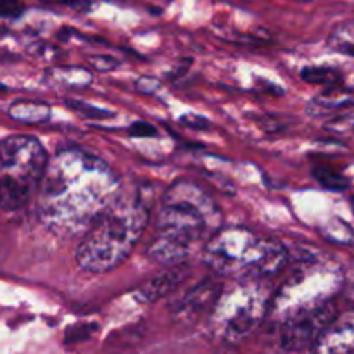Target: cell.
Here are the masks:
<instances>
[{"instance_id":"cell-1","label":"cell","mask_w":354,"mask_h":354,"mask_svg":"<svg viewBox=\"0 0 354 354\" xmlns=\"http://www.w3.org/2000/svg\"><path fill=\"white\" fill-rule=\"evenodd\" d=\"M120 192V176L106 161L83 149H59L38 187V216L52 234L76 237Z\"/></svg>"},{"instance_id":"cell-2","label":"cell","mask_w":354,"mask_h":354,"mask_svg":"<svg viewBox=\"0 0 354 354\" xmlns=\"http://www.w3.org/2000/svg\"><path fill=\"white\" fill-rule=\"evenodd\" d=\"M221 218V209L206 190L190 180H176L161 197L149 258L165 266L182 265L220 230Z\"/></svg>"},{"instance_id":"cell-3","label":"cell","mask_w":354,"mask_h":354,"mask_svg":"<svg viewBox=\"0 0 354 354\" xmlns=\"http://www.w3.org/2000/svg\"><path fill=\"white\" fill-rule=\"evenodd\" d=\"M151 199L142 189L123 192L92 221L76 249L83 272L106 273L131 254L149 225Z\"/></svg>"},{"instance_id":"cell-4","label":"cell","mask_w":354,"mask_h":354,"mask_svg":"<svg viewBox=\"0 0 354 354\" xmlns=\"http://www.w3.org/2000/svg\"><path fill=\"white\" fill-rule=\"evenodd\" d=\"M203 256L214 273L235 280H265L287 263V251L280 242L242 227L220 228L204 245Z\"/></svg>"},{"instance_id":"cell-5","label":"cell","mask_w":354,"mask_h":354,"mask_svg":"<svg viewBox=\"0 0 354 354\" xmlns=\"http://www.w3.org/2000/svg\"><path fill=\"white\" fill-rule=\"evenodd\" d=\"M44 145L30 135H12L0 142V207L17 211L30 203L47 169Z\"/></svg>"},{"instance_id":"cell-6","label":"cell","mask_w":354,"mask_h":354,"mask_svg":"<svg viewBox=\"0 0 354 354\" xmlns=\"http://www.w3.org/2000/svg\"><path fill=\"white\" fill-rule=\"evenodd\" d=\"M270 303L265 280H237L230 289L221 290L211 315L221 337L237 344L261 325Z\"/></svg>"},{"instance_id":"cell-7","label":"cell","mask_w":354,"mask_h":354,"mask_svg":"<svg viewBox=\"0 0 354 354\" xmlns=\"http://www.w3.org/2000/svg\"><path fill=\"white\" fill-rule=\"evenodd\" d=\"M335 304L327 299L317 306L290 313L282 320L280 344L286 351H299L315 344L335 322Z\"/></svg>"},{"instance_id":"cell-8","label":"cell","mask_w":354,"mask_h":354,"mask_svg":"<svg viewBox=\"0 0 354 354\" xmlns=\"http://www.w3.org/2000/svg\"><path fill=\"white\" fill-rule=\"evenodd\" d=\"M221 290H223V286L213 279L197 283L173 304V318L180 324H196L206 313H213Z\"/></svg>"},{"instance_id":"cell-9","label":"cell","mask_w":354,"mask_h":354,"mask_svg":"<svg viewBox=\"0 0 354 354\" xmlns=\"http://www.w3.org/2000/svg\"><path fill=\"white\" fill-rule=\"evenodd\" d=\"M189 275V266L185 263L175 266H166L165 272L158 273L156 277L149 279L147 282L137 287L133 296L142 303H156L168 294H171L176 287L182 286Z\"/></svg>"},{"instance_id":"cell-10","label":"cell","mask_w":354,"mask_h":354,"mask_svg":"<svg viewBox=\"0 0 354 354\" xmlns=\"http://www.w3.org/2000/svg\"><path fill=\"white\" fill-rule=\"evenodd\" d=\"M315 354H354V325L334 322L315 342Z\"/></svg>"},{"instance_id":"cell-11","label":"cell","mask_w":354,"mask_h":354,"mask_svg":"<svg viewBox=\"0 0 354 354\" xmlns=\"http://www.w3.org/2000/svg\"><path fill=\"white\" fill-rule=\"evenodd\" d=\"M354 106V95L348 90L332 86L327 92L320 93L317 99L308 104L306 111L310 116H324V114L332 113L335 109H344V107Z\"/></svg>"},{"instance_id":"cell-12","label":"cell","mask_w":354,"mask_h":354,"mask_svg":"<svg viewBox=\"0 0 354 354\" xmlns=\"http://www.w3.org/2000/svg\"><path fill=\"white\" fill-rule=\"evenodd\" d=\"M50 106L41 100H16L9 107V116L26 124L47 123L50 120Z\"/></svg>"},{"instance_id":"cell-13","label":"cell","mask_w":354,"mask_h":354,"mask_svg":"<svg viewBox=\"0 0 354 354\" xmlns=\"http://www.w3.org/2000/svg\"><path fill=\"white\" fill-rule=\"evenodd\" d=\"M313 176L324 189L332 190V192H344L351 187V180L348 176L335 171L334 168H328V166H317L313 169Z\"/></svg>"},{"instance_id":"cell-14","label":"cell","mask_w":354,"mask_h":354,"mask_svg":"<svg viewBox=\"0 0 354 354\" xmlns=\"http://www.w3.org/2000/svg\"><path fill=\"white\" fill-rule=\"evenodd\" d=\"M301 78L313 85H330L335 86L342 82V73L328 66H310L301 71Z\"/></svg>"},{"instance_id":"cell-15","label":"cell","mask_w":354,"mask_h":354,"mask_svg":"<svg viewBox=\"0 0 354 354\" xmlns=\"http://www.w3.org/2000/svg\"><path fill=\"white\" fill-rule=\"evenodd\" d=\"M55 80L61 82L66 86H76V88H82L86 86L92 80L90 73L83 68H68V69H55L54 71Z\"/></svg>"},{"instance_id":"cell-16","label":"cell","mask_w":354,"mask_h":354,"mask_svg":"<svg viewBox=\"0 0 354 354\" xmlns=\"http://www.w3.org/2000/svg\"><path fill=\"white\" fill-rule=\"evenodd\" d=\"M64 102H66V106L71 107L75 113L82 114V116H85V118H90V120H106V118L114 116L113 111H107V109H102V107L92 106V104L83 102V100L66 99Z\"/></svg>"},{"instance_id":"cell-17","label":"cell","mask_w":354,"mask_h":354,"mask_svg":"<svg viewBox=\"0 0 354 354\" xmlns=\"http://www.w3.org/2000/svg\"><path fill=\"white\" fill-rule=\"evenodd\" d=\"M95 324H82V325H75V327L69 328L64 335V342L66 344H78V342L86 341L90 339V335L97 330Z\"/></svg>"},{"instance_id":"cell-18","label":"cell","mask_w":354,"mask_h":354,"mask_svg":"<svg viewBox=\"0 0 354 354\" xmlns=\"http://www.w3.org/2000/svg\"><path fill=\"white\" fill-rule=\"evenodd\" d=\"M128 133H130L131 137H137V138H154L158 137L159 131L154 124L145 123V121H137V123L130 124Z\"/></svg>"},{"instance_id":"cell-19","label":"cell","mask_w":354,"mask_h":354,"mask_svg":"<svg viewBox=\"0 0 354 354\" xmlns=\"http://www.w3.org/2000/svg\"><path fill=\"white\" fill-rule=\"evenodd\" d=\"M24 12V6L21 0H0V17L16 19Z\"/></svg>"},{"instance_id":"cell-20","label":"cell","mask_w":354,"mask_h":354,"mask_svg":"<svg viewBox=\"0 0 354 354\" xmlns=\"http://www.w3.org/2000/svg\"><path fill=\"white\" fill-rule=\"evenodd\" d=\"M90 64L97 69V71H111V69H116L120 61L111 55H93L90 57Z\"/></svg>"},{"instance_id":"cell-21","label":"cell","mask_w":354,"mask_h":354,"mask_svg":"<svg viewBox=\"0 0 354 354\" xmlns=\"http://www.w3.org/2000/svg\"><path fill=\"white\" fill-rule=\"evenodd\" d=\"M180 123L187 128H192V130H206V128H209V120L203 116H196V114H185V116L180 118Z\"/></svg>"},{"instance_id":"cell-22","label":"cell","mask_w":354,"mask_h":354,"mask_svg":"<svg viewBox=\"0 0 354 354\" xmlns=\"http://www.w3.org/2000/svg\"><path fill=\"white\" fill-rule=\"evenodd\" d=\"M159 85H161V83H159V80L156 78H140L137 82V90L149 95V93H154L156 90L159 88Z\"/></svg>"},{"instance_id":"cell-23","label":"cell","mask_w":354,"mask_h":354,"mask_svg":"<svg viewBox=\"0 0 354 354\" xmlns=\"http://www.w3.org/2000/svg\"><path fill=\"white\" fill-rule=\"evenodd\" d=\"M353 203H354V197H353Z\"/></svg>"}]
</instances>
